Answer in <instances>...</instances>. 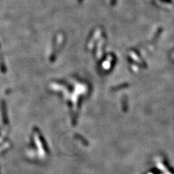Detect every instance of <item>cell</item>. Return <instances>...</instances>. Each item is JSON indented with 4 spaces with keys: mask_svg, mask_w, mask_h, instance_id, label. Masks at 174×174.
<instances>
[{
    "mask_svg": "<svg viewBox=\"0 0 174 174\" xmlns=\"http://www.w3.org/2000/svg\"><path fill=\"white\" fill-rule=\"evenodd\" d=\"M112 1H113V5H114V2L115 1V0H112Z\"/></svg>",
    "mask_w": 174,
    "mask_h": 174,
    "instance_id": "6da1fadb",
    "label": "cell"
},
{
    "mask_svg": "<svg viewBox=\"0 0 174 174\" xmlns=\"http://www.w3.org/2000/svg\"><path fill=\"white\" fill-rule=\"evenodd\" d=\"M79 2H82V0H79Z\"/></svg>",
    "mask_w": 174,
    "mask_h": 174,
    "instance_id": "7a4b0ae2",
    "label": "cell"
}]
</instances>
